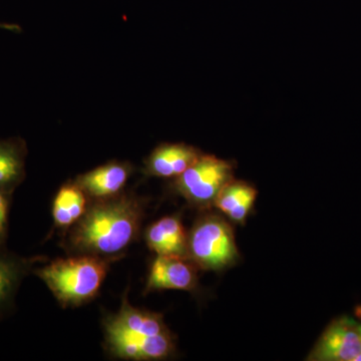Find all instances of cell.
I'll use <instances>...</instances> for the list:
<instances>
[{"label":"cell","instance_id":"obj_1","mask_svg":"<svg viewBox=\"0 0 361 361\" xmlns=\"http://www.w3.org/2000/svg\"><path fill=\"white\" fill-rule=\"evenodd\" d=\"M142 217L141 202L118 195L96 200L73 226L68 242L77 254L109 258L118 255L135 241Z\"/></svg>","mask_w":361,"mask_h":361},{"label":"cell","instance_id":"obj_2","mask_svg":"<svg viewBox=\"0 0 361 361\" xmlns=\"http://www.w3.org/2000/svg\"><path fill=\"white\" fill-rule=\"evenodd\" d=\"M106 346L116 357L130 360H160L174 353L175 342L163 317L139 310L123 299L116 314L104 322Z\"/></svg>","mask_w":361,"mask_h":361},{"label":"cell","instance_id":"obj_3","mask_svg":"<svg viewBox=\"0 0 361 361\" xmlns=\"http://www.w3.org/2000/svg\"><path fill=\"white\" fill-rule=\"evenodd\" d=\"M108 258L78 254L35 271L63 307L82 305L99 293L109 270Z\"/></svg>","mask_w":361,"mask_h":361},{"label":"cell","instance_id":"obj_4","mask_svg":"<svg viewBox=\"0 0 361 361\" xmlns=\"http://www.w3.org/2000/svg\"><path fill=\"white\" fill-rule=\"evenodd\" d=\"M188 253L205 270L224 269L234 264L239 256L232 228L215 215L196 223L188 237Z\"/></svg>","mask_w":361,"mask_h":361},{"label":"cell","instance_id":"obj_5","mask_svg":"<svg viewBox=\"0 0 361 361\" xmlns=\"http://www.w3.org/2000/svg\"><path fill=\"white\" fill-rule=\"evenodd\" d=\"M234 180V164L202 154L191 167L176 178V191L194 205L214 204L226 185Z\"/></svg>","mask_w":361,"mask_h":361},{"label":"cell","instance_id":"obj_6","mask_svg":"<svg viewBox=\"0 0 361 361\" xmlns=\"http://www.w3.org/2000/svg\"><path fill=\"white\" fill-rule=\"evenodd\" d=\"M361 353L360 326L342 317L330 324L310 356L311 360L353 361Z\"/></svg>","mask_w":361,"mask_h":361},{"label":"cell","instance_id":"obj_7","mask_svg":"<svg viewBox=\"0 0 361 361\" xmlns=\"http://www.w3.org/2000/svg\"><path fill=\"white\" fill-rule=\"evenodd\" d=\"M132 174L133 167L128 161H111L78 176L75 182L89 198L104 200L122 194Z\"/></svg>","mask_w":361,"mask_h":361},{"label":"cell","instance_id":"obj_8","mask_svg":"<svg viewBox=\"0 0 361 361\" xmlns=\"http://www.w3.org/2000/svg\"><path fill=\"white\" fill-rule=\"evenodd\" d=\"M180 256L158 255L147 281L146 293L155 290H192L197 283L194 266Z\"/></svg>","mask_w":361,"mask_h":361},{"label":"cell","instance_id":"obj_9","mask_svg":"<svg viewBox=\"0 0 361 361\" xmlns=\"http://www.w3.org/2000/svg\"><path fill=\"white\" fill-rule=\"evenodd\" d=\"M200 149L184 142H165L157 147L145 161V173L159 178H176L200 158Z\"/></svg>","mask_w":361,"mask_h":361},{"label":"cell","instance_id":"obj_10","mask_svg":"<svg viewBox=\"0 0 361 361\" xmlns=\"http://www.w3.org/2000/svg\"><path fill=\"white\" fill-rule=\"evenodd\" d=\"M188 237L182 222L176 216L161 218L147 230L146 240L158 255L187 257Z\"/></svg>","mask_w":361,"mask_h":361},{"label":"cell","instance_id":"obj_11","mask_svg":"<svg viewBox=\"0 0 361 361\" xmlns=\"http://www.w3.org/2000/svg\"><path fill=\"white\" fill-rule=\"evenodd\" d=\"M26 154L27 149L23 140L0 141V191L11 195L23 182Z\"/></svg>","mask_w":361,"mask_h":361},{"label":"cell","instance_id":"obj_12","mask_svg":"<svg viewBox=\"0 0 361 361\" xmlns=\"http://www.w3.org/2000/svg\"><path fill=\"white\" fill-rule=\"evenodd\" d=\"M256 197L255 188L243 180H232L223 188L214 205L234 222L244 223L255 203Z\"/></svg>","mask_w":361,"mask_h":361},{"label":"cell","instance_id":"obj_13","mask_svg":"<svg viewBox=\"0 0 361 361\" xmlns=\"http://www.w3.org/2000/svg\"><path fill=\"white\" fill-rule=\"evenodd\" d=\"M87 195L75 180L63 185L52 206L54 223L61 228L73 227L87 211Z\"/></svg>","mask_w":361,"mask_h":361},{"label":"cell","instance_id":"obj_14","mask_svg":"<svg viewBox=\"0 0 361 361\" xmlns=\"http://www.w3.org/2000/svg\"><path fill=\"white\" fill-rule=\"evenodd\" d=\"M30 261L0 252V310L13 298Z\"/></svg>","mask_w":361,"mask_h":361},{"label":"cell","instance_id":"obj_15","mask_svg":"<svg viewBox=\"0 0 361 361\" xmlns=\"http://www.w3.org/2000/svg\"><path fill=\"white\" fill-rule=\"evenodd\" d=\"M11 195L0 191V246L6 242L8 227L9 198Z\"/></svg>","mask_w":361,"mask_h":361},{"label":"cell","instance_id":"obj_16","mask_svg":"<svg viewBox=\"0 0 361 361\" xmlns=\"http://www.w3.org/2000/svg\"><path fill=\"white\" fill-rule=\"evenodd\" d=\"M0 28L4 30H13V32H21L20 26L16 25H9V23H0Z\"/></svg>","mask_w":361,"mask_h":361},{"label":"cell","instance_id":"obj_17","mask_svg":"<svg viewBox=\"0 0 361 361\" xmlns=\"http://www.w3.org/2000/svg\"><path fill=\"white\" fill-rule=\"evenodd\" d=\"M360 336H361V326H360Z\"/></svg>","mask_w":361,"mask_h":361}]
</instances>
